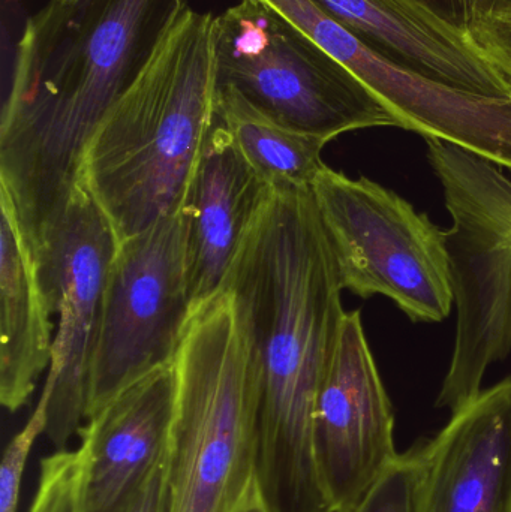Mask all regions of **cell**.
<instances>
[{"instance_id":"cell-1","label":"cell","mask_w":511,"mask_h":512,"mask_svg":"<svg viewBox=\"0 0 511 512\" xmlns=\"http://www.w3.org/2000/svg\"><path fill=\"white\" fill-rule=\"evenodd\" d=\"M245 313L258 370L257 490L269 512H332L314 411L345 310L311 189L270 188L222 289Z\"/></svg>"},{"instance_id":"cell-2","label":"cell","mask_w":511,"mask_h":512,"mask_svg":"<svg viewBox=\"0 0 511 512\" xmlns=\"http://www.w3.org/2000/svg\"><path fill=\"white\" fill-rule=\"evenodd\" d=\"M188 8L185 0H50L26 21L0 117V185L30 251L80 183L93 132Z\"/></svg>"},{"instance_id":"cell-3","label":"cell","mask_w":511,"mask_h":512,"mask_svg":"<svg viewBox=\"0 0 511 512\" xmlns=\"http://www.w3.org/2000/svg\"><path fill=\"white\" fill-rule=\"evenodd\" d=\"M213 26L186 9L87 143L80 183L119 243L182 210L216 122Z\"/></svg>"},{"instance_id":"cell-4","label":"cell","mask_w":511,"mask_h":512,"mask_svg":"<svg viewBox=\"0 0 511 512\" xmlns=\"http://www.w3.org/2000/svg\"><path fill=\"white\" fill-rule=\"evenodd\" d=\"M167 512H239L258 495V370L230 289L194 307L174 358Z\"/></svg>"},{"instance_id":"cell-5","label":"cell","mask_w":511,"mask_h":512,"mask_svg":"<svg viewBox=\"0 0 511 512\" xmlns=\"http://www.w3.org/2000/svg\"><path fill=\"white\" fill-rule=\"evenodd\" d=\"M453 227L447 254L458 322L437 408L452 414L482 393L491 364L511 352V180L498 165L426 138Z\"/></svg>"},{"instance_id":"cell-6","label":"cell","mask_w":511,"mask_h":512,"mask_svg":"<svg viewBox=\"0 0 511 512\" xmlns=\"http://www.w3.org/2000/svg\"><path fill=\"white\" fill-rule=\"evenodd\" d=\"M213 48L218 87H233L285 128L327 143L357 129L402 128L350 68L258 0L215 17Z\"/></svg>"},{"instance_id":"cell-7","label":"cell","mask_w":511,"mask_h":512,"mask_svg":"<svg viewBox=\"0 0 511 512\" xmlns=\"http://www.w3.org/2000/svg\"><path fill=\"white\" fill-rule=\"evenodd\" d=\"M312 197L342 288L384 295L414 322H440L455 303L447 231L368 177L324 167Z\"/></svg>"},{"instance_id":"cell-8","label":"cell","mask_w":511,"mask_h":512,"mask_svg":"<svg viewBox=\"0 0 511 512\" xmlns=\"http://www.w3.org/2000/svg\"><path fill=\"white\" fill-rule=\"evenodd\" d=\"M192 304L188 219L179 210L117 245L87 381V418L174 363Z\"/></svg>"},{"instance_id":"cell-9","label":"cell","mask_w":511,"mask_h":512,"mask_svg":"<svg viewBox=\"0 0 511 512\" xmlns=\"http://www.w3.org/2000/svg\"><path fill=\"white\" fill-rule=\"evenodd\" d=\"M116 234L81 183L42 228L33 251L51 313L59 316L50 369L39 402L47 408L44 435L68 450L87 417V381L101 321Z\"/></svg>"},{"instance_id":"cell-10","label":"cell","mask_w":511,"mask_h":512,"mask_svg":"<svg viewBox=\"0 0 511 512\" xmlns=\"http://www.w3.org/2000/svg\"><path fill=\"white\" fill-rule=\"evenodd\" d=\"M318 475L332 512H348L399 456L395 414L363 330L345 312L314 411Z\"/></svg>"},{"instance_id":"cell-11","label":"cell","mask_w":511,"mask_h":512,"mask_svg":"<svg viewBox=\"0 0 511 512\" xmlns=\"http://www.w3.org/2000/svg\"><path fill=\"white\" fill-rule=\"evenodd\" d=\"M350 68L402 129L443 140L511 170V96H482L426 80L381 59L311 0H258Z\"/></svg>"},{"instance_id":"cell-12","label":"cell","mask_w":511,"mask_h":512,"mask_svg":"<svg viewBox=\"0 0 511 512\" xmlns=\"http://www.w3.org/2000/svg\"><path fill=\"white\" fill-rule=\"evenodd\" d=\"M174 363L114 397L81 427L80 512H126L167 453L176 403Z\"/></svg>"},{"instance_id":"cell-13","label":"cell","mask_w":511,"mask_h":512,"mask_svg":"<svg viewBox=\"0 0 511 512\" xmlns=\"http://www.w3.org/2000/svg\"><path fill=\"white\" fill-rule=\"evenodd\" d=\"M422 512H511V378L420 442Z\"/></svg>"},{"instance_id":"cell-14","label":"cell","mask_w":511,"mask_h":512,"mask_svg":"<svg viewBox=\"0 0 511 512\" xmlns=\"http://www.w3.org/2000/svg\"><path fill=\"white\" fill-rule=\"evenodd\" d=\"M381 59L462 92L511 96V84L476 42L408 0H311Z\"/></svg>"},{"instance_id":"cell-15","label":"cell","mask_w":511,"mask_h":512,"mask_svg":"<svg viewBox=\"0 0 511 512\" xmlns=\"http://www.w3.org/2000/svg\"><path fill=\"white\" fill-rule=\"evenodd\" d=\"M270 188L216 119L189 183L188 286L192 309L218 294Z\"/></svg>"},{"instance_id":"cell-16","label":"cell","mask_w":511,"mask_h":512,"mask_svg":"<svg viewBox=\"0 0 511 512\" xmlns=\"http://www.w3.org/2000/svg\"><path fill=\"white\" fill-rule=\"evenodd\" d=\"M0 402L11 414L32 399L53 354L51 313L8 189L0 185Z\"/></svg>"},{"instance_id":"cell-17","label":"cell","mask_w":511,"mask_h":512,"mask_svg":"<svg viewBox=\"0 0 511 512\" xmlns=\"http://www.w3.org/2000/svg\"><path fill=\"white\" fill-rule=\"evenodd\" d=\"M216 119L269 188L311 189L326 167L321 159L326 140L279 125L233 87L216 90Z\"/></svg>"},{"instance_id":"cell-18","label":"cell","mask_w":511,"mask_h":512,"mask_svg":"<svg viewBox=\"0 0 511 512\" xmlns=\"http://www.w3.org/2000/svg\"><path fill=\"white\" fill-rule=\"evenodd\" d=\"M422 460L419 445L399 454L374 486L348 512H422Z\"/></svg>"},{"instance_id":"cell-19","label":"cell","mask_w":511,"mask_h":512,"mask_svg":"<svg viewBox=\"0 0 511 512\" xmlns=\"http://www.w3.org/2000/svg\"><path fill=\"white\" fill-rule=\"evenodd\" d=\"M84 453L56 451L41 460L38 490L29 512H80Z\"/></svg>"},{"instance_id":"cell-20","label":"cell","mask_w":511,"mask_h":512,"mask_svg":"<svg viewBox=\"0 0 511 512\" xmlns=\"http://www.w3.org/2000/svg\"><path fill=\"white\" fill-rule=\"evenodd\" d=\"M47 408L44 403L36 405L35 412L26 426L9 441L0 465V512H17L20 499L21 480L30 450L36 438L45 432Z\"/></svg>"},{"instance_id":"cell-21","label":"cell","mask_w":511,"mask_h":512,"mask_svg":"<svg viewBox=\"0 0 511 512\" xmlns=\"http://www.w3.org/2000/svg\"><path fill=\"white\" fill-rule=\"evenodd\" d=\"M473 41L511 84V0H498Z\"/></svg>"},{"instance_id":"cell-22","label":"cell","mask_w":511,"mask_h":512,"mask_svg":"<svg viewBox=\"0 0 511 512\" xmlns=\"http://www.w3.org/2000/svg\"><path fill=\"white\" fill-rule=\"evenodd\" d=\"M452 29L473 39L494 11L498 0H408Z\"/></svg>"},{"instance_id":"cell-23","label":"cell","mask_w":511,"mask_h":512,"mask_svg":"<svg viewBox=\"0 0 511 512\" xmlns=\"http://www.w3.org/2000/svg\"><path fill=\"white\" fill-rule=\"evenodd\" d=\"M167 453L155 466L126 512H167Z\"/></svg>"},{"instance_id":"cell-24","label":"cell","mask_w":511,"mask_h":512,"mask_svg":"<svg viewBox=\"0 0 511 512\" xmlns=\"http://www.w3.org/2000/svg\"><path fill=\"white\" fill-rule=\"evenodd\" d=\"M239 512H269L267 508L264 507L263 502L260 501V496L255 495L245 507L242 508Z\"/></svg>"}]
</instances>
